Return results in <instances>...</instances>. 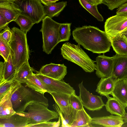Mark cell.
Segmentation results:
<instances>
[{"mask_svg":"<svg viewBox=\"0 0 127 127\" xmlns=\"http://www.w3.org/2000/svg\"><path fill=\"white\" fill-rule=\"evenodd\" d=\"M57 0V1H58L59 0Z\"/></svg>","mask_w":127,"mask_h":127,"instance_id":"cell-45","label":"cell"},{"mask_svg":"<svg viewBox=\"0 0 127 127\" xmlns=\"http://www.w3.org/2000/svg\"><path fill=\"white\" fill-rule=\"evenodd\" d=\"M70 23L61 24L59 29V36L61 42L68 41L71 33Z\"/></svg>","mask_w":127,"mask_h":127,"instance_id":"cell-31","label":"cell"},{"mask_svg":"<svg viewBox=\"0 0 127 127\" xmlns=\"http://www.w3.org/2000/svg\"><path fill=\"white\" fill-rule=\"evenodd\" d=\"M127 2V0H102V3L106 5L108 9L112 10L119 8Z\"/></svg>","mask_w":127,"mask_h":127,"instance_id":"cell-34","label":"cell"},{"mask_svg":"<svg viewBox=\"0 0 127 127\" xmlns=\"http://www.w3.org/2000/svg\"><path fill=\"white\" fill-rule=\"evenodd\" d=\"M22 85L21 83L17 81L11 88L1 98H0V104L8 99H11L13 95Z\"/></svg>","mask_w":127,"mask_h":127,"instance_id":"cell-36","label":"cell"},{"mask_svg":"<svg viewBox=\"0 0 127 127\" xmlns=\"http://www.w3.org/2000/svg\"><path fill=\"white\" fill-rule=\"evenodd\" d=\"M92 118L86 112L84 108L77 111L74 119L70 127H91Z\"/></svg>","mask_w":127,"mask_h":127,"instance_id":"cell-23","label":"cell"},{"mask_svg":"<svg viewBox=\"0 0 127 127\" xmlns=\"http://www.w3.org/2000/svg\"><path fill=\"white\" fill-rule=\"evenodd\" d=\"M11 30L12 35L9 44L10 54L16 73L24 63L28 61L30 50L27 33L15 27Z\"/></svg>","mask_w":127,"mask_h":127,"instance_id":"cell-2","label":"cell"},{"mask_svg":"<svg viewBox=\"0 0 127 127\" xmlns=\"http://www.w3.org/2000/svg\"><path fill=\"white\" fill-rule=\"evenodd\" d=\"M106 97L107 100L105 106L106 110L112 114L123 117L126 112L125 107L116 98L109 95Z\"/></svg>","mask_w":127,"mask_h":127,"instance_id":"cell-22","label":"cell"},{"mask_svg":"<svg viewBox=\"0 0 127 127\" xmlns=\"http://www.w3.org/2000/svg\"><path fill=\"white\" fill-rule=\"evenodd\" d=\"M29 119L21 113H16L7 118H0V127H27Z\"/></svg>","mask_w":127,"mask_h":127,"instance_id":"cell-15","label":"cell"},{"mask_svg":"<svg viewBox=\"0 0 127 127\" xmlns=\"http://www.w3.org/2000/svg\"><path fill=\"white\" fill-rule=\"evenodd\" d=\"M35 70L31 67L28 61L24 63L16 73L14 79L22 84L25 83L29 76Z\"/></svg>","mask_w":127,"mask_h":127,"instance_id":"cell-24","label":"cell"},{"mask_svg":"<svg viewBox=\"0 0 127 127\" xmlns=\"http://www.w3.org/2000/svg\"><path fill=\"white\" fill-rule=\"evenodd\" d=\"M42 21L40 31L42 35L43 51L49 54L61 42L59 33L61 23L55 21L47 16H45Z\"/></svg>","mask_w":127,"mask_h":127,"instance_id":"cell-5","label":"cell"},{"mask_svg":"<svg viewBox=\"0 0 127 127\" xmlns=\"http://www.w3.org/2000/svg\"><path fill=\"white\" fill-rule=\"evenodd\" d=\"M25 83L26 86L38 93L44 94L47 92L41 82L33 73L29 76Z\"/></svg>","mask_w":127,"mask_h":127,"instance_id":"cell-26","label":"cell"},{"mask_svg":"<svg viewBox=\"0 0 127 127\" xmlns=\"http://www.w3.org/2000/svg\"><path fill=\"white\" fill-rule=\"evenodd\" d=\"M69 99L70 104L73 108L77 110L84 109L79 97L75 94L70 95Z\"/></svg>","mask_w":127,"mask_h":127,"instance_id":"cell-33","label":"cell"},{"mask_svg":"<svg viewBox=\"0 0 127 127\" xmlns=\"http://www.w3.org/2000/svg\"><path fill=\"white\" fill-rule=\"evenodd\" d=\"M67 5L66 1H62L45 5V14L51 18L58 16Z\"/></svg>","mask_w":127,"mask_h":127,"instance_id":"cell-25","label":"cell"},{"mask_svg":"<svg viewBox=\"0 0 127 127\" xmlns=\"http://www.w3.org/2000/svg\"><path fill=\"white\" fill-rule=\"evenodd\" d=\"M44 85L47 92L64 93L70 95L75 94L74 89L63 80H58L35 74Z\"/></svg>","mask_w":127,"mask_h":127,"instance_id":"cell-8","label":"cell"},{"mask_svg":"<svg viewBox=\"0 0 127 127\" xmlns=\"http://www.w3.org/2000/svg\"><path fill=\"white\" fill-rule=\"evenodd\" d=\"M95 74L99 78H106L112 75L113 62L111 57L99 55L96 58Z\"/></svg>","mask_w":127,"mask_h":127,"instance_id":"cell-13","label":"cell"},{"mask_svg":"<svg viewBox=\"0 0 127 127\" xmlns=\"http://www.w3.org/2000/svg\"><path fill=\"white\" fill-rule=\"evenodd\" d=\"M53 108L58 113L61 122V127H70L75 118L78 110L73 109L72 113L68 116H66L61 112L57 104L55 103L53 105Z\"/></svg>","mask_w":127,"mask_h":127,"instance_id":"cell-27","label":"cell"},{"mask_svg":"<svg viewBox=\"0 0 127 127\" xmlns=\"http://www.w3.org/2000/svg\"><path fill=\"white\" fill-rule=\"evenodd\" d=\"M10 99L0 104V118H8L16 113L13 108Z\"/></svg>","mask_w":127,"mask_h":127,"instance_id":"cell-30","label":"cell"},{"mask_svg":"<svg viewBox=\"0 0 127 127\" xmlns=\"http://www.w3.org/2000/svg\"></svg>","mask_w":127,"mask_h":127,"instance_id":"cell-46","label":"cell"},{"mask_svg":"<svg viewBox=\"0 0 127 127\" xmlns=\"http://www.w3.org/2000/svg\"><path fill=\"white\" fill-rule=\"evenodd\" d=\"M67 67L64 64H56L51 63L42 66L36 74L61 80L67 73Z\"/></svg>","mask_w":127,"mask_h":127,"instance_id":"cell-11","label":"cell"},{"mask_svg":"<svg viewBox=\"0 0 127 127\" xmlns=\"http://www.w3.org/2000/svg\"><path fill=\"white\" fill-rule=\"evenodd\" d=\"M50 94L52 96L62 113L67 116L71 114L73 108L70 104V95L64 93L53 92Z\"/></svg>","mask_w":127,"mask_h":127,"instance_id":"cell-19","label":"cell"},{"mask_svg":"<svg viewBox=\"0 0 127 127\" xmlns=\"http://www.w3.org/2000/svg\"><path fill=\"white\" fill-rule=\"evenodd\" d=\"M22 11L13 0H0V13L9 23L15 21Z\"/></svg>","mask_w":127,"mask_h":127,"instance_id":"cell-12","label":"cell"},{"mask_svg":"<svg viewBox=\"0 0 127 127\" xmlns=\"http://www.w3.org/2000/svg\"><path fill=\"white\" fill-rule=\"evenodd\" d=\"M27 86L22 85L11 98L13 108L16 113L25 111L27 107L33 103H40L48 107V100L44 94Z\"/></svg>","mask_w":127,"mask_h":127,"instance_id":"cell-3","label":"cell"},{"mask_svg":"<svg viewBox=\"0 0 127 127\" xmlns=\"http://www.w3.org/2000/svg\"><path fill=\"white\" fill-rule=\"evenodd\" d=\"M12 35L11 30L7 26L0 33V37L4 41L9 44Z\"/></svg>","mask_w":127,"mask_h":127,"instance_id":"cell-38","label":"cell"},{"mask_svg":"<svg viewBox=\"0 0 127 127\" xmlns=\"http://www.w3.org/2000/svg\"><path fill=\"white\" fill-rule=\"evenodd\" d=\"M109 38L112 46L116 54L127 55V37L125 35L121 33Z\"/></svg>","mask_w":127,"mask_h":127,"instance_id":"cell-21","label":"cell"},{"mask_svg":"<svg viewBox=\"0 0 127 127\" xmlns=\"http://www.w3.org/2000/svg\"><path fill=\"white\" fill-rule=\"evenodd\" d=\"M122 118L124 121L127 123V113L126 112L124 116Z\"/></svg>","mask_w":127,"mask_h":127,"instance_id":"cell-43","label":"cell"},{"mask_svg":"<svg viewBox=\"0 0 127 127\" xmlns=\"http://www.w3.org/2000/svg\"><path fill=\"white\" fill-rule=\"evenodd\" d=\"M124 123L122 117L112 115L94 117L92 120V124L105 127H121Z\"/></svg>","mask_w":127,"mask_h":127,"instance_id":"cell-17","label":"cell"},{"mask_svg":"<svg viewBox=\"0 0 127 127\" xmlns=\"http://www.w3.org/2000/svg\"><path fill=\"white\" fill-rule=\"evenodd\" d=\"M92 4L96 5L102 4V0H86Z\"/></svg>","mask_w":127,"mask_h":127,"instance_id":"cell-42","label":"cell"},{"mask_svg":"<svg viewBox=\"0 0 127 127\" xmlns=\"http://www.w3.org/2000/svg\"><path fill=\"white\" fill-rule=\"evenodd\" d=\"M14 21L20 27L21 30L26 33L35 24L29 17L21 13Z\"/></svg>","mask_w":127,"mask_h":127,"instance_id":"cell-28","label":"cell"},{"mask_svg":"<svg viewBox=\"0 0 127 127\" xmlns=\"http://www.w3.org/2000/svg\"><path fill=\"white\" fill-rule=\"evenodd\" d=\"M79 97L83 106L89 111H94L101 109L105 104L102 97L90 93L84 87L83 81L78 85Z\"/></svg>","mask_w":127,"mask_h":127,"instance_id":"cell-10","label":"cell"},{"mask_svg":"<svg viewBox=\"0 0 127 127\" xmlns=\"http://www.w3.org/2000/svg\"><path fill=\"white\" fill-rule=\"evenodd\" d=\"M10 54L9 44L0 37V55L4 61H7Z\"/></svg>","mask_w":127,"mask_h":127,"instance_id":"cell-32","label":"cell"},{"mask_svg":"<svg viewBox=\"0 0 127 127\" xmlns=\"http://www.w3.org/2000/svg\"><path fill=\"white\" fill-rule=\"evenodd\" d=\"M61 121L60 117L59 116V120L57 122L49 121L42 122L35 124L28 125L27 126V127H58L60 126Z\"/></svg>","mask_w":127,"mask_h":127,"instance_id":"cell-37","label":"cell"},{"mask_svg":"<svg viewBox=\"0 0 127 127\" xmlns=\"http://www.w3.org/2000/svg\"><path fill=\"white\" fill-rule=\"evenodd\" d=\"M121 34H124L127 37V28Z\"/></svg>","mask_w":127,"mask_h":127,"instance_id":"cell-44","label":"cell"},{"mask_svg":"<svg viewBox=\"0 0 127 127\" xmlns=\"http://www.w3.org/2000/svg\"><path fill=\"white\" fill-rule=\"evenodd\" d=\"M41 3L45 5H47L49 4L56 2V0H40Z\"/></svg>","mask_w":127,"mask_h":127,"instance_id":"cell-41","label":"cell"},{"mask_svg":"<svg viewBox=\"0 0 127 127\" xmlns=\"http://www.w3.org/2000/svg\"><path fill=\"white\" fill-rule=\"evenodd\" d=\"M16 73L10 54L7 61L0 62V84L14 79Z\"/></svg>","mask_w":127,"mask_h":127,"instance_id":"cell-16","label":"cell"},{"mask_svg":"<svg viewBox=\"0 0 127 127\" xmlns=\"http://www.w3.org/2000/svg\"><path fill=\"white\" fill-rule=\"evenodd\" d=\"M81 5L98 21L102 22L104 19L98 10L97 5H93L86 0H78Z\"/></svg>","mask_w":127,"mask_h":127,"instance_id":"cell-29","label":"cell"},{"mask_svg":"<svg viewBox=\"0 0 127 127\" xmlns=\"http://www.w3.org/2000/svg\"><path fill=\"white\" fill-rule=\"evenodd\" d=\"M104 28L109 38L121 33L127 28V13L117 14L108 18Z\"/></svg>","mask_w":127,"mask_h":127,"instance_id":"cell-9","label":"cell"},{"mask_svg":"<svg viewBox=\"0 0 127 127\" xmlns=\"http://www.w3.org/2000/svg\"><path fill=\"white\" fill-rule=\"evenodd\" d=\"M111 58L113 62L111 76L118 79L127 78V55L116 54Z\"/></svg>","mask_w":127,"mask_h":127,"instance_id":"cell-14","label":"cell"},{"mask_svg":"<svg viewBox=\"0 0 127 127\" xmlns=\"http://www.w3.org/2000/svg\"><path fill=\"white\" fill-rule=\"evenodd\" d=\"M73 39L84 48L93 53H104L112 46L110 38L98 28L90 26L78 27L72 32Z\"/></svg>","mask_w":127,"mask_h":127,"instance_id":"cell-1","label":"cell"},{"mask_svg":"<svg viewBox=\"0 0 127 127\" xmlns=\"http://www.w3.org/2000/svg\"><path fill=\"white\" fill-rule=\"evenodd\" d=\"M48 107L42 104L33 103L27 107V112L21 113L29 119L30 123L28 125L49 122L52 119L59 118L58 113L49 110Z\"/></svg>","mask_w":127,"mask_h":127,"instance_id":"cell-6","label":"cell"},{"mask_svg":"<svg viewBox=\"0 0 127 127\" xmlns=\"http://www.w3.org/2000/svg\"><path fill=\"white\" fill-rule=\"evenodd\" d=\"M118 79L112 76L101 78L97 85L95 91L100 95L106 96L109 95L111 94Z\"/></svg>","mask_w":127,"mask_h":127,"instance_id":"cell-20","label":"cell"},{"mask_svg":"<svg viewBox=\"0 0 127 127\" xmlns=\"http://www.w3.org/2000/svg\"><path fill=\"white\" fill-rule=\"evenodd\" d=\"M16 81L14 79L0 84V98L11 88Z\"/></svg>","mask_w":127,"mask_h":127,"instance_id":"cell-35","label":"cell"},{"mask_svg":"<svg viewBox=\"0 0 127 127\" xmlns=\"http://www.w3.org/2000/svg\"><path fill=\"white\" fill-rule=\"evenodd\" d=\"M19 6L21 13L27 16L35 24L42 21L46 14L44 7L40 0H13Z\"/></svg>","mask_w":127,"mask_h":127,"instance_id":"cell-7","label":"cell"},{"mask_svg":"<svg viewBox=\"0 0 127 127\" xmlns=\"http://www.w3.org/2000/svg\"><path fill=\"white\" fill-rule=\"evenodd\" d=\"M125 107L127 106V78L118 79L111 94Z\"/></svg>","mask_w":127,"mask_h":127,"instance_id":"cell-18","label":"cell"},{"mask_svg":"<svg viewBox=\"0 0 127 127\" xmlns=\"http://www.w3.org/2000/svg\"><path fill=\"white\" fill-rule=\"evenodd\" d=\"M127 13V2L122 4L117 9L116 14Z\"/></svg>","mask_w":127,"mask_h":127,"instance_id":"cell-40","label":"cell"},{"mask_svg":"<svg viewBox=\"0 0 127 127\" xmlns=\"http://www.w3.org/2000/svg\"><path fill=\"white\" fill-rule=\"evenodd\" d=\"M9 23L5 18L0 13V31L8 26Z\"/></svg>","mask_w":127,"mask_h":127,"instance_id":"cell-39","label":"cell"},{"mask_svg":"<svg viewBox=\"0 0 127 127\" xmlns=\"http://www.w3.org/2000/svg\"><path fill=\"white\" fill-rule=\"evenodd\" d=\"M80 45L65 42L61 48L63 58L81 67L86 72L91 73L96 69V64L81 48Z\"/></svg>","mask_w":127,"mask_h":127,"instance_id":"cell-4","label":"cell"}]
</instances>
